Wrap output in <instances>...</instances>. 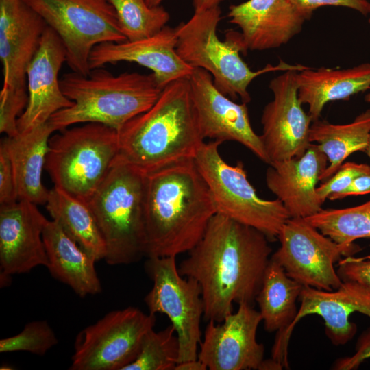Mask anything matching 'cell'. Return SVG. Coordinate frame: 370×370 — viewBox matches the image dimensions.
Returning a JSON list of instances; mask_svg holds the SVG:
<instances>
[{
  "label": "cell",
  "instance_id": "obj_16",
  "mask_svg": "<svg viewBox=\"0 0 370 370\" xmlns=\"http://www.w3.org/2000/svg\"><path fill=\"white\" fill-rule=\"evenodd\" d=\"M297 71L287 70L269 85L273 99L262 111L260 137L270 164L299 157L311 144L309 133L312 121L298 98Z\"/></svg>",
  "mask_w": 370,
  "mask_h": 370
},
{
  "label": "cell",
  "instance_id": "obj_28",
  "mask_svg": "<svg viewBox=\"0 0 370 370\" xmlns=\"http://www.w3.org/2000/svg\"><path fill=\"white\" fill-rule=\"evenodd\" d=\"M303 287L270 259L256 298L267 331L281 334L292 323L297 314L296 303Z\"/></svg>",
  "mask_w": 370,
  "mask_h": 370
},
{
  "label": "cell",
  "instance_id": "obj_30",
  "mask_svg": "<svg viewBox=\"0 0 370 370\" xmlns=\"http://www.w3.org/2000/svg\"><path fill=\"white\" fill-rule=\"evenodd\" d=\"M127 40L136 41L152 36L169 22V12L162 6H149L145 0H109Z\"/></svg>",
  "mask_w": 370,
  "mask_h": 370
},
{
  "label": "cell",
  "instance_id": "obj_25",
  "mask_svg": "<svg viewBox=\"0 0 370 370\" xmlns=\"http://www.w3.org/2000/svg\"><path fill=\"white\" fill-rule=\"evenodd\" d=\"M296 79L299 100L308 104L313 122L319 119L328 102L347 100L370 89V63L345 69L307 67L297 72Z\"/></svg>",
  "mask_w": 370,
  "mask_h": 370
},
{
  "label": "cell",
  "instance_id": "obj_21",
  "mask_svg": "<svg viewBox=\"0 0 370 370\" xmlns=\"http://www.w3.org/2000/svg\"><path fill=\"white\" fill-rule=\"evenodd\" d=\"M229 22L238 26L246 51L281 47L310 19L289 0H248L229 7Z\"/></svg>",
  "mask_w": 370,
  "mask_h": 370
},
{
  "label": "cell",
  "instance_id": "obj_9",
  "mask_svg": "<svg viewBox=\"0 0 370 370\" xmlns=\"http://www.w3.org/2000/svg\"><path fill=\"white\" fill-rule=\"evenodd\" d=\"M47 27L42 17L23 0H0V59L3 77L0 132L9 137L19 133L17 120L28 102L27 69Z\"/></svg>",
  "mask_w": 370,
  "mask_h": 370
},
{
  "label": "cell",
  "instance_id": "obj_32",
  "mask_svg": "<svg viewBox=\"0 0 370 370\" xmlns=\"http://www.w3.org/2000/svg\"><path fill=\"white\" fill-rule=\"evenodd\" d=\"M58 340L47 321L27 323L18 334L0 340V352H28L45 355Z\"/></svg>",
  "mask_w": 370,
  "mask_h": 370
},
{
  "label": "cell",
  "instance_id": "obj_26",
  "mask_svg": "<svg viewBox=\"0 0 370 370\" xmlns=\"http://www.w3.org/2000/svg\"><path fill=\"white\" fill-rule=\"evenodd\" d=\"M46 209L64 230L97 261L105 258L106 247L88 203L54 186L49 190Z\"/></svg>",
  "mask_w": 370,
  "mask_h": 370
},
{
  "label": "cell",
  "instance_id": "obj_44",
  "mask_svg": "<svg viewBox=\"0 0 370 370\" xmlns=\"http://www.w3.org/2000/svg\"><path fill=\"white\" fill-rule=\"evenodd\" d=\"M369 13L370 14V7H369ZM369 23H370V18L369 19Z\"/></svg>",
  "mask_w": 370,
  "mask_h": 370
},
{
  "label": "cell",
  "instance_id": "obj_36",
  "mask_svg": "<svg viewBox=\"0 0 370 370\" xmlns=\"http://www.w3.org/2000/svg\"><path fill=\"white\" fill-rule=\"evenodd\" d=\"M301 13L311 18L314 10L324 5L342 6L354 9L366 15L369 13L368 0H289Z\"/></svg>",
  "mask_w": 370,
  "mask_h": 370
},
{
  "label": "cell",
  "instance_id": "obj_34",
  "mask_svg": "<svg viewBox=\"0 0 370 370\" xmlns=\"http://www.w3.org/2000/svg\"><path fill=\"white\" fill-rule=\"evenodd\" d=\"M16 201L18 197L14 175L6 137H4L0 144V204H8Z\"/></svg>",
  "mask_w": 370,
  "mask_h": 370
},
{
  "label": "cell",
  "instance_id": "obj_24",
  "mask_svg": "<svg viewBox=\"0 0 370 370\" xmlns=\"http://www.w3.org/2000/svg\"><path fill=\"white\" fill-rule=\"evenodd\" d=\"M48 121L13 137L6 136L18 200L45 204L49 192L42 180L51 134Z\"/></svg>",
  "mask_w": 370,
  "mask_h": 370
},
{
  "label": "cell",
  "instance_id": "obj_4",
  "mask_svg": "<svg viewBox=\"0 0 370 370\" xmlns=\"http://www.w3.org/2000/svg\"><path fill=\"white\" fill-rule=\"evenodd\" d=\"M62 92L73 105L51 116L56 131L82 123H97L118 131L134 116L149 109L163 88L153 73L125 72L114 75L101 67L88 76L75 72L60 79Z\"/></svg>",
  "mask_w": 370,
  "mask_h": 370
},
{
  "label": "cell",
  "instance_id": "obj_31",
  "mask_svg": "<svg viewBox=\"0 0 370 370\" xmlns=\"http://www.w3.org/2000/svg\"><path fill=\"white\" fill-rule=\"evenodd\" d=\"M178 358L179 342L171 324L159 332L149 331L136 358L123 370H174Z\"/></svg>",
  "mask_w": 370,
  "mask_h": 370
},
{
  "label": "cell",
  "instance_id": "obj_37",
  "mask_svg": "<svg viewBox=\"0 0 370 370\" xmlns=\"http://www.w3.org/2000/svg\"><path fill=\"white\" fill-rule=\"evenodd\" d=\"M370 358V328L365 330L356 343V352L351 356L338 358L332 369L334 370L356 369L366 359Z\"/></svg>",
  "mask_w": 370,
  "mask_h": 370
},
{
  "label": "cell",
  "instance_id": "obj_40",
  "mask_svg": "<svg viewBox=\"0 0 370 370\" xmlns=\"http://www.w3.org/2000/svg\"><path fill=\"white\" fill-rule=\"evenodd\" d=\"M225 0H193L195 12L202 11L219 6Z\"/></svg>",
  "mask_w": 370,
  "mask_h": 370
},
{
  "label": "cell",
  "instance_id": "obj_15",
  "mask_svg": "<svg viewBox=\"0 0 370 370\" xmlns=\"http://www.w3.org/2000/svg\"><path fill=\"white\" fill-rule=\"evenodd\" d=\"M188 79L204 139L237 142L269 164L260 135L251 126L247 103H237L223 94L215 86L212 75L204 69L195 68Z\"/></svg>",
  "mask_w": 370,
  "mask_h": 370
},
{
  "label": "cell",
  "instance_id": "obj_6",
  "mask_svg": "<svg viewBox=\"0 0 370 370\" xmlns=\"http://www.w3.org/2000/svg\"><path fill=\"white\" fill-rule=\"evenodd\" d=\"M146 174L116 158L88 202L105 241V261L129 264L145 256Z\"/></svg>",
  "mask_w": 370,
  "mask_h": 370
},
{
  "label": "cell",
  "instance_id": "obj_27",
  "mask_svg": "<svg viewBox=\"0 0 370 370\" xmlns=\"http://www.w3.org/2000/svg\"><path fill=\"white\" fill-rule=\"evenodd\" d=\"M370 134V109L346 124H333L326 121H313L309 141L317 143L326 156L328 165L320 177L325 181L338 169L344 160L356 151H365Z\"/></svg>",
  "mask_w": 370,
  "mask_h": 370
},
{
  "label": "cell",
  "instance_id": "obj_1",
  "mask_svg": "<svg viewBox=\"0 0 370 370\" xmlns=\"http://www.w3.org/2000/svg\"><path fill=\"white\" fill-rule=\"evenodd\" d=\"M270 241L259 230L217 213L178 270L201 289L205 319L221 322L233 304L254 305L271 259Z\"/></svg>",
  "mask_w": 370,
  "mask_h": 370
},
{
  "label": "cell",
  "instance_id": "obj_38",
  "mask_svg": "<svg viewBox=\"0 0 370 370\" xmlns=\"http://www.w3.org/2000/svg\"><path fill=\"white\" fill-rule=\"evenodd\" d=\"M369 193H370V173H367L358 176L345 190L332 194L328 199L336 200L349 196L362 195Z\"/></svg>",
  "mask_w": 370,
  "mask_h": 370
},
{
  "label": "cell",
  "instance_id": "obj_35",
  "mask_svg": "<svg viewBox=\"0 0 370 370\" xmlns=\"http://www.w3.org/2000/svg\"><path fill=\"white\" fill-rule=\"evenodd\" d=\"M336 271L343 282H354L370 288V259L347 256L338 261Z\"/></svg>",
  "mask_w": 370,
  "mask_h": 370
},
{
  "label": "cell",
  "instance_id": "obj_13",
  "mask_svg": "<svg viewBox=\"0 0 370 370\" xmlns=\"http://www.w3.org/2000/svg\"><path fill=\"white\" fill-rule=\"evenodd\" d=\"M278 239L280 246L271 258L303 286L324 291L341 286L343 281L334 264L341 256L358 251L334 242L304 218H289Z\"/></svg>",
  "mask_w": 370,
  "mask_h": 370
},
{
  "label": "cell",
  "instance_id": "obj_18",
  "mask_svg": "<svg viewBox=\"0 0 370 370\" xmlns=\"http://www.w3.org/2000/svg\"><path fill=\"white\" fill-rule=\"evenodd\" d=\"M48 219L36 204L26 200L0 207L1 276L29 273L49 260L42 232Z\"/></svg>",
  "mask_w": 370,
  "mask_h": 370
},
{
  "label": "cell",
  "instance_id": "obj_5",
  "mask_svg": "<svg viewBox=\"0 0 370 370\" xmlns=\"http://www.w3.org/2000/svg\"><path fill=\"white\" fill-rule=\"evenodd\" d=\"M221 19L219 6L194 12L188 21L175 27L176 51L192 67L208 71L215 86L232 100L240 97L244 103L250 102L248 86L262 74L284 70L299 71L306 68L281 61L276 66L267 64L260 70L252 71L240 56L247 51L239 32H227L225 41L219 38L217 30Z\"/></svg>",
  "mask_w": 370,
  "mask_h": 370
},
{
  "label": "cell",
  "instance_id": "obj_11",
  "mask_svg": "<svg viewBox=\"0 0 370 370\" xmlns=\"http://www.w3.org/2000/svg\"><path fill=\"white\" fill-rule=\"evenodd\" d=\"M145 269L153 287L145 297L149 313L166 315L179 342L178 363L198 358L204 306L201 289L192 278H183L176 257L148 258Z\"/></svg>",
  "mask_w": 370,
  "mask_h": 370
},
{
  "label": "cell",
  "instance_id": "obj_23",
  "mask_svg": "<svg viewBox=\"0 0 370 370\" xmlns=\"http://www.w3.org/2000/svg\"><path fill=\"white\" fill-rule=\"evenodd\" d=\"M48 257L47 269L56 280L70 286L79 297L101 292L96 259L82 248L54 220H48L42 232Z\"/></svg>",
  "mask_w": 370,
  "mask_h": 370
},
{
  "label": "cell",
  "instance_id": "obj_29",
  "mask_svg": "<svg viewBox=\"0 0 370 370\" xmlns=\"http://www.w3.org/2000/svg\"><path fill=\"white\" fill-rule=\"evenodd\" d=\"M304 219L334 242L349 248L358 249L354 241L370 238V199L345 208H322Z\"/></svg>",
  "mask_w": 370,
  "mask_h": 370
},
{
  "label": "cell",
  "instance_id": "obj_12",
  "mask_svg": "<svg viewBox=\"0 0 370 370\" xmlns=\"http://www.w3.org/2000/svg\"><path fill=\"white\" fill-rule=\"evenodd\" d=\"M155 314L129 306L106 314L77 336L70 369L123 370L153 329Z\"/></svg>",
  "mask_w": 370,
  "mask_h": 370
},
{
  "label": "cell",
  "instance_id": "obj_3",
  "mask_svg": "<svg viewBox=\"0 0 370 370\" xmlns=\"http://www.w3.org/2000/svg\"><path fill=\"white\" fill-rule=\"evenodd\" d=\"M188 78L168 84L149 109L117 131L118 158L146 175L195 159L205 141Z\"/></svg>",
  "mask_w": 370,
  "mask_h": 370
},
{
  "label": "cell",
  "instance_id": "obj_8",
  "mask_svg": "<svg viewBox=\"0 0 370 370\" xmlns=\"http://www.w3.org/2000/svg\"><path fill=\"white\" fill-rule=\"evenodd\" d=\"M217 140L204 142L195 162L204 178L217 210L234 221L262 232L270 241L278 239L291 218L278 199L261 198L249 182L241 161L231 165L221 156Z\"/></svg>",
  "mask_w": 370,
  "mask_h": 370
},
{
  "label": "cell",
  "instance_id": "obj_33",
  "mask_svg": "<svg viewBox=\"0 0 370 370\" xmlns=\"http://www.w3.org/2000/svg\"><path fill=\"white\" fill-rule=\"evenodd\" d=\"M367 173H370L368 164L353 162L342 164L334 175L317 188L320 201L323 204L330 195L345 190L356 177Z\"/></svg>",
  "mask_w": 370,
  "mask_h": 370
},
{
  "label": "cell",
  "instance_id": "obj_19",
  "mask_svg": "<svg viewBox=\"0 0 370 370\" xmlns=\"http://www.w3.org/2000/svg\"><path fill=\"white\" fill-rule=\"evenodd\" d=\"M66 50L58 34L49 26L27 72L28 102L17 120L19 132L49 121L56 112L72 106L62 92L59 71L66 62Z\"/></svg>",
  "mask_w": 370,
  "mask_h": 370
},
{
  "label": "cell",
  "instance_id": "obj_2",
  "mask_svg": "<svg viewBox=\"0 0 370 370\" xmlns=\"http://www.w3.org/2000/svg\"><path fill=\"white\" fill-rule=\"evenodd\" d=\"M217 214L208 186L194 159L146 175L145 256L189 252Z\"/></svg>",
  "mask_w": 370,
  "mask_h": 370
},
{
  "label": "cell",
  "instance_id": "obj_22",
  "mask_svg": "<svg viewBox=\"0 0 370 370\" xmlns=\"http://www.w3.org/2000/svg\"><path fill=\"white\" fill-rule=\"evenodd\" d=\"M328 162L317 145L311 143L302 156L269 164L267 186L283 204L291 218H306L322 209L317 184Z\"/></svg>",
  "mask_w": 370,
  "mask_h": 370
},
{
  "label": "cell",
  "instance_id": "obj_20",
  "mask_svg": "<svg viewBox=\"0 0 370 370\" xmlns=\"http://www.w3.org/2000/svg\"><path fill=\"white\" fill-rule=\"evenodd\" d=\"M177 42L175 27L166 25L155 35L142 40L101 43L90 53V69L119 62L136 63L151 70L164 88L175 80L189 77L195 69L177 53Z\"/></svg>",
  "mask_w": 370,
  "mask_h": 370
},
{
  "label": "cell",
  "instance_id": "obj_43",
  "mask_svg": "<svg viewBox=\"0 0 370 370\" xmlns=\"http://www.w3.org/2000/svg\"><path fill=\"white\" fill-rule=\"evenodd\" d=\"M365 99L367 103H370V92L365 95Z\"/></svg>",
  "mask_w": 370,
  "mask_h": 370
},
{
  "label": "cell",
  "instance_id": "obj_14",
  "mask_svg": "<svg viewBox=\"0 0 370 370\" xmlns=\"http://www.w3.org/2000/svg\"><path fill=\"white\" fill-rule=\"evenodd\" d=\"M299 299L297 314L288 328L277 334L271 351V358L282 367L288 368V347L296 324L304 317L317 314L324 321L325 332L332 343L343 345L352 340L357 332L356 325L349 320L354 312L370 318V288L354 282H343L332 291L304 286Z\"/></svg>",
  "mask_w": 370,
  "mask_h": 370
},
{
  "label": "cell",
  "instance_id": "obj_42",
  "mask_svg": "<svg viewBox=\"0 0 370 370\" xmlns=\"http://www.w3.org/2000/svg\"><path fill=\"white\" fill-rule=\"evenodd\" d=\"M365 152L367 153V155L370 158V134H369V136L368 144H367V148H366V150H365Z\"/></svg>",
  "mask_w": 370,
  "mask_h": 370
},
{
  "label": "cell",
  "instance_id": "obj_7",
  "mask_svg": "<svg viewBox=\"0 0 370 370\" xmlns=\"http://www.w3.org/2000/svg\"><path fill=\"white\" fill-rule=\"evenodd\" d=\"M118 132L97 123L51 137L45 169L54 186L88 202L119 155Z\"/></svg>",
  "mask_w": 370,
  "mask_h": 370
},
{
  "label": "cell",
  "instance_id": "obj_10",
  "mask_svg": "<svg viewBox=\"0 0 370 370\" xmlns=\"http://www.w3.org/2000/svg\"><path fill=\"white\" fill-rule=\"evenodd\" d=\"M59 36L66 62L88 76L89 58L97 45L127 40L109 0H23Z\"/></svg>",
  "mask_w": 370,
  "mask_h": 370
},
{
  "label": "cell",
  "instance_id": "obj_17",
  "mask_svg": "<svg viewBox=\"0 0 370 370\" xmlns=\"http://www.w3.org/2000/svg\"><path fill=\"white\" fill-rule=\"evenodd\" d=\"M262 321L260 312L247 303L238 304L221 322L209 321L198 359L210 370L260 369L264 348L256 332Z\"/></svg>",
  "mask_w": 370,
  "mask_h": 370
},
{
  "label": "cell",
  "instance_id": "obj_41",
  "mask_svg": "<svg viewBox=\"0 0 370 370\" xmlns=\"http://www.w3.org/2000/svg\"><path fill=\"white\" fill-rule=\"evenodd\" d=\"M164 0H145L147 4L150 7L158 6Z\"/></svg>",
  "mask_w": 370,
  "mask_h": 370
},
{
  "label": "cell",
  "instance_id": "obj_39",
  "mask_svg": "<svg viewBox=\"0 0 370 370\" xmlns=\"http://www.w3.org/2000/svg\"><path fill=\"white\" fill-rule=\"evenodd\" d=\"M206 366L198 358L179 362L174 370H206Z\"/></svg>",
  "mask_w": 370,
  "mask_h": 370
}]
</instances>
